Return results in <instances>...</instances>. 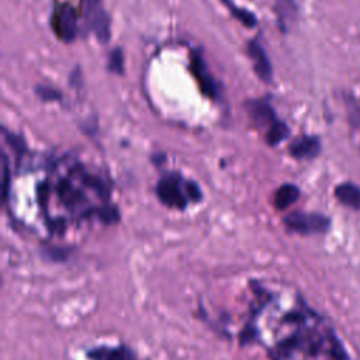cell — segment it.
I'll return each mask as SVG.
<instances>
[{
    "label": "cell",
    "mask_w": 360,
    "mask_h": 360,
    "mask_svg": "<svg viewBox=\"0 0 360 360\" xmlns=\"http://www.w3.org/2000/svg\"><path fill=\"white\" fill-rule=\"evenodd\" d=\"M283 224L290 232L300 235L326 233L330 229V218L321 212L292 211L283 218Z\"/></svg>",
    "instance_id": "cell-1"
},
{
    "label": "cell",
    "mask_w": 360,
    "mask_h": 360,
    "mask_svg": "<svg viewBox=\"0 0 360 360\" xmlns=\"http://www.w3.org/2000/svg\"><path fill=\"white\" fill-rule=\"evenodd\" d=\"M52 25L55 34L63 41H73L77 34V11L70 3H60L55 7Z\"/></svg>",
    "instance_id": "cell-2"
},
{
    "label": "cell",
    "mask_w": 360,
    "mask_h": 360,
    "mask_svg": "<svg viewBox=\"0 0 360 360\" xmlns=\"http://www.w3.org/2000/svg\"><path fill=\"white\" fill-rule=\"evenodd\" d=\"M156 194L162 204L169 208L184 210L188 198L186 195L184 187L181 188V181L177 176H166L156 186Z\"/></svg>",
    "instance_id": "cell-3"
},
{
    "label": "cell",
    "mask_w": 360,
    "mask_h": 360,
    "mask_svg": "<svg viewBox=\"0 0 360 360\" xmlns=\"http://www.w3.org/2000/svg\"><path fill=\"white\" fill-rule=\"evenodd\" d=\"M89 360H136V353L128 345H100L86 352Z\"/></svg>",
    "instance_id": "cell-4"
},
{
    "label": "cell",
    "mask_w": 360,
    "mask_h": 360,
    "mask_svg": "<svg viewBox=\"0 0 360 360\" xmlns=\"http://www.w3.org/2000/svg\"><path fill=\"white\" fill-rule=\"evenodd\" d=\"M321 139L315 135H304L290 143V155L298 160L314 159L321 153Z\"/></svg>",
    "instance_id": "cell-5"
},
{
    "label": "cell",
    "mask_w": 360,
    "mask_h": 360,
    "mask_svg": "<svg viewBox=\"0 0 360 360\" xmlns=\"http://www.w3.org/2000/svg\"><path fill=\"white\" fill-rule=\"evenodd\" d=\"M248 52L250 59L253 60V69L259 79L269 83L273 77V68L270 63V59L264 51V48L260 45L259 41H250L248 45Z\"/></svg>",
    "instance_id": "cell-6"
},
{
    "label": "cell",
    "mask_w": 360,
    "mask_h": 360,
    "mask_svg": "<svg viewBox=\"0 0 360 360\" xmlns=\"http://www.w3.org/2000/svg\"><path fill=\"white\" fill-rule=\"evenodd\" d=\"M191 69L193 73L195 76V79L198 80V84L201 87V91L208 96L215 98L218 96V87L217 83L214 80V77L210 75L207 65L202 59V56L200 53H194L191 58Z\"/></svg>",
    "instance_id": "cell-7"
},
{
    "label": "cell",
    "mask_w": 360,
    "mask_h": 360,
    "mask_svg": "<svg viewBox=\"0 0 360 360\" xmlns=\"http://www.w3.org/2000/svg\"><path fill=\"white\" fill-rule=\"evenodd\" d=\"M87 22L90 25V30L97 37L100 42H107L110 39L111 31H110V17L104 11L103 7H97L94 10L86 11Z\"/></svg>",
    "instance_id": "cell-8"
},
{
    "label": "cell",
    "mask_w": 360,
    "mask_h": 360,
    "mask_svg": "<svg viewBox=\"0 0 360 360\" xmlns=\"http://www.w3.org/2000/svg\"><path fill=\"white\" fill-rule=\"evenodd\" d=\"M274 11L277 15L278 27L283 32H287L297 21L298 6L295 0H276Z\"/></svg>",
    "instance_id": "cell-9"
},
{
    "label": "cell",
    "mask_w": 360,
    "mask_h": 360,
    "mask_svg": "<svg viewBox=\"0 0 360 360\" xmlns=\"http://www.w3.org/2000/svg\"><path fill=\"white\" fill-rule=\"evenodd\" d=\"M336 200L352 210H360V187L354 183L345 181L335 187L333 191Z\"/></svg>",
    "instance_id": "cell-10"
},
{
    "label": "cell",
    "mask_w": 360,
    "mask_h": 360,
    "mask_svg": "<svg viewBox=\"0 0 360 360\" xmlns=\"http://www.w3.org/2000/svg\"><path fill=\"white\" fill-rule=\"evenodd\" d=\"M249 110L252 120L256 121L259 125L269 124V127L277 121L276 112L271 108L270 103L267 100H255L249 103Z\"/></svg>",
    "instance_id": "cell-11"
},
{
    "label": "cell",
    "mask_w": 360,
    "mask_h": 360,
    "mask_svg": "<svg viewBox=\"0 0 360 360\" xmlns=\"http://www.w3.org/2000/svg\"><path fill=\"white\" fill-rule=\"evenodd\" d=\"M298 198H300V188L295 184L285 183L276 190L273 204L277 210L281 211L292 205Z\"/></svg>",
    "instance_id": "cell-12"
},
{
    "label": "cell",
    "mask_w": 360,
    "mask_h": 360,
    "mask_svg": "<svg viewBox=\"0 0 360 360\" xmlns=\"http://www.w3.org/2000/svg\"><path fill=\"white\" fill-rule=\"evenodd\" d=\"M58 193L60 200L68 207H76L83 202V194L80 190L75 188L69 181H60L58 187Z\"/></svg>",
    "instance_id": "cell-13"
},
{
    "label": "cell",
    "mask_w": 360,
    "mask_h": 360,
    "mask_svg": "<svg viewBox=\"0 0 360 360\" xmlns=\"http://www.w3.org/2000/svg\"><path fill=\"white\" fill-rule=\"evenodd\" d=\"M72 248L68 246H44L41 249V256L52 263H65L69 260Z\"/></svg>",
    "instance_id": "cell-14"
},
{
    "label": "cell",
    "mask_w": 360,
    "mask_h": 360,
    "mask_svg": "<svg viewBox=\"0 0 360 360\" xmlns=\"http://www.w3.org/2000/svg\"><path fill=\"white\" fill-rule=\"evenodd\" d=\"M290 134V129L287 127L285 122L277 120L276 122H273L267 132H266V142L270 145V146H276L278 145L281 141H284Z\"/></svg>",
    "instance_id": "cell-15"
},
{
    "label": "cell",
    "mask_w": 360,
    "mask_h": 360,
    "mask_svg": "<svg viewBox=\"0 0 360 360\" xmlns=\"http://www.w3.org/2000/svg\"><path fill=\"white\" fill-rule=\"evenodd\" d=\"M222 1H224V4L229 8V11L232 13V15H233L235 18H238L243 25H246V27H255V25L257 24V20H256V17H255L253 13H250V11H248V10H245V8L236 7V6L232 3V0H222Z\"/></svg>",
    "instance_id": "cell-16"
},
{
    "label": "cell",
    "mask_w": 360,
    "mask_h": 360,
    "mask_svg": "<svg viewBox=\"0 0 360 360\" xmlns=\"http://www.w3.org/2000/svg\"><path fill=\"white\" fill-rule=\"evenodd\" d=\"M96 215L105 225L117 224L120 221V218H121L120 211H118V208L115 205H104V207L96 208Z\"/></svg>",
    "instance_id": "cell-17"
},
{
    "label": "cell",
    "mask_w": 360,
    "mask_h": 360,
    "mask_svg": "<svg viewBox=\"0 0 360 360\" xmlns=\"http://www.w3.org/2000/svg\"><path fill=\"white\" fill-rule=\"evenodd\" d=\"M329 356L332 360H350L349 353L346 352L343 343L335 333L329 335Z\"/></svg>",
    "instance_id": "cell-18"
},
{
    "label": "cell",
    "mask_w": 360,
    "mask_h": 360,
    "mask_svg": "<svg viewBox=\"0 0 360 360\" xmlns=\"http://www.w3.org/2000/svg\"><path fill=\"white\" fill-rule=\"evenodd\" d=\"M345 101L347 105V115H349V124L353 128H360V104L352 94L345 96Z\"/></svg>",
    "instance_id": "cell-19"
},
{
    "label": "cell",
    "mask_w": 360,
    "mask_h": 360,
    "mask_svg": "<svg viewBox=\"0 0 360 360\" xmlns=\"http://www.w3.org/2000/svg\"><path fill=\"white\" fill-rule=\"evenodd\" d=\"M108 70L122 75L124 73V55L120 48H115L110 55H108Z\"/></svg>",
    "instance_id": "cell-20"
},
{
    "label": "cell",
    "mask_w": 360,
    "mask_h": 360,
    "mask_svg": "<svg viewBox=\"0 0 360 360\" xmlns=\"http://www.w3.org/2000/svg\"><path fill=\"white\" fill-rule=\"evenodd\" d=\"M37 94L39 98L45 100V101H53V100H59L60 98V91L51 87V86H38L35 89Z\"/></svg>",
    "instance_id": "cell-21"
},
{
    "label": "cell",
    "mask_w": 360,
    "mask_h": 360,
    "mask_svg": "<svg viewBox=\"0 0 360 360\" xmlns=\"http://www.w3.org/2000/svg\"><path fill=\"white\" fill-rule=\"evenodd\" d=\"M83 181H84L89 187H91L93 190H96L101 197H107V195H108V190H107V187L104 186V183H103L100 179L87 174V176L83 179Z\"/></svg>",
    "instance_id": "cell-22"
},
{
    "label": "cell",
    "mask_w": 360,
    "mask_h": 360,
    "mask_svg": "<svg viewBox=\"0 0 360 360\" xmlns=\"http://www.w3.org/2000/svg\"><path fill=\"white\" fill-rule=\"evenodd\" d=\"M184 190H186V195H187L188 201H191V202H198L202 198V193H201L200 187L197 186V183H194V181H184Z\"/></svg>",
    "instance_id": "cell-23"
},
{
    "label": "cell",
    "mask_w": 360,
    "mask_h": 360,
    "mask_svg": "<svg viewBox=\"0 0 360 360\" xmlns=\"http://www.w3.org/2000/svg\"><path fill=\"white\" fill-rule=\"evenodd\" d=\"M3 200L6 201L8 197V160L3 153Z\"/></svg>",
    "instance_id": "cell-24"
},
{
    "label": "cell",
    "mask_w": 360,
    "mask_h": 360,
    "mask_svg": "<svg viewBox=\"0 0 360 360\" xmlns=\"http://www.w3.org/2000/svg\"><path fill=\"white\" fill-rule=\"evenodd\" d=\"M83 3H84L86 11L94 10L97 7H101V0H83Z\"/></svg>",
    "instance_id": "cell-25"
}]
</instances>
